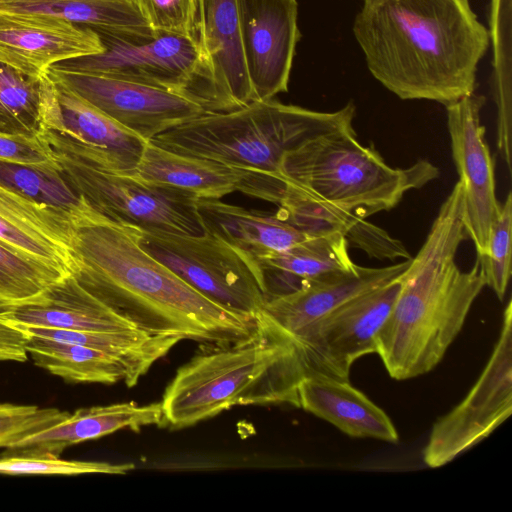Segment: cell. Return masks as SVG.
I'll list each match as a JSON object with an SVG mask.
<instances>
[{"instance_id":"1","label":"cell","mask_w":512,"mask_h":512,"mask_svg":"<svg viewBox=\"0 0 512 512\" xmlns=\"http://www.w3.org/2000/svg\"><path fill=\"white\" fill-rule=\"evenodd\" d=\"M71 223V274L138 329L204 343L235 342L257 331L258 319L216 304L146 252L132 226L82 198Z\"/></svg>"},{"instance_id":"2","label":"cell","mask_w":512,"mask_h":512,"mask_svg":"<svg viewBox=\"0 0 512 512\" xmlns=\"http://www.w3.org/2000/svg\"><path fill=\"white\" fill-rule=\"evenodd\" d=\"M352 29L386 89L445 106L474 93L490 39L469 0H364Z\"/></svg>"},{"instance_id":"3","label":"cell","mask_w":512,"mask_h":512,"mask_svg":"<svg viewBox=\"0 0 512 512\" xmlns=\"http://www.w3.org/2000/svg\"><path fill=\"white\" fill-rule=\"evenodd\" d=\"M462 212L458 181L402 274L401 289L378 333L376 353L396 380L426 374L438 365L486 286L477 258L469 271L455 261L468 238Z\"/></svg>"},{"instance_id":"4","label":"cell","mask_w":512,"mask_h":512,"mask_svg":"<svg viewBox=\"0 0 512 512\" xmlns=\"http://www.w3.org/2000/svg\"><path fill=\"white\" fill-rule=\"evenodd\" d=\"M258 329L230 343H204L165 388L164 426L182 429L238 405L299 407L307 375L301 348L286 332L258 316Z\"/></svg>"},{"instance_id":"5","label":"cell","mask_w":512,"mask_h":512,"mask_svg":"<svg viewBox=\"0 0 512 512\" xmlns=\"http://www.w3.org/2000/svg\"><path fill=\"white\" fill-rule=\"evenodd\" d=\"M355 111L353 102L320 112L274 99L254 101L228 112L205 113L150 142L281 180L280 165L287 152L316 137L353 128Z\"/></svg>"},{"instance_id":"6","label":"cell","mask_w":512,"mask_h":512,"mask_svg":"<svg viewBox=\"0 0 512 512\" xmlns=\"http://www.w3.org/2000/svg\"><path fill=\"white\" fill-rule=\"evenodd\" d=\"M427 160L408 168L389 166L373 146L361 144L354 128L316 137L285 154L283 195L328 205L361 218L394 208L404 194L438 178Z\"/></svg>"},{"instance_id":"7","label":"cell","mask_w":512,"mask_h":512,"mask_svg":"<svg viewBox=\"0 0 512 512\" xmlns=\"http://www.w3.org/2000/svg\"><path fill=\"white\" fill-rule=\"evenodd\" d=\"M39 136L48 144L69 189L105 217L145 230L206 233L194 194L104 169L76 151L58 130L43 129Z\"/></svg>"},{"instance_id":"8","label":"cell","mask_w":512,"mask_h":512,"mask_svg":"<svg viewBox=\"0 0 512 512\" xmlns=\"http://www.w3.org/2000/svg\"><path fill=\"white\" fill-rule=\"evenodd\" d=\"M98 35L104 46L102 53L69 59L50 69L101 74L158 87L195 101L206 113L219 112L196 41L167 33L139 42Z\"/></svg>"},{"instance_id":"9","label":"cell","mask_w":512,"mask_h":512,"mask_svg":"<svg viewBox=\"0 0 512 512\" xmlns=\"http://www.w3.org/2000/svg\"><path fill=\"white\" fill-rule=\"evenodd\" d=\"M132 227L140 246L196 291L257 319L266 296L254 262L207 232L191 236Z\"/></svg>"},{"instance_id":"10","label":"cell","mask_w":512,"mask_h":512,"mask_svg":"<svg viewBox=\"0 0 512 512\" xmlns=\"http://www.w3.org/2000/svg\"><path fill=\"white\" fill-rule=\"evenodd\" d=\"M508 302L499 339L481 376L464 400L433 425L423 452L437 468L475 446L512 411V305Z\"/></svg>"},{"instance_id":"11","label":"cell","mask_w":512,"mask_h":512,"mask_svg":"<svg viewBox=\"0 0 512 512\" xmlns=\"http://www.w3.org/2000/svg\"><path fill=\"white\" fill-rule=\"evenodd\" d=\"M401 276L350 299L294 336L307 374L348 381L353 363L376 353L377 336L401 289Z\"/></svg>"},{"instance_id":"12","label":"cell","mask_w":512,"mask_h":512,"mask_svg":"<svg viewBox=\"0 0 512 512\" xmlns=\"http://www.w3.org/2000/svg\"><path fill=\"white\" fill-rule=\"evenodd\" d=\"M47 75L145 141L206 113L189 98L134 81L55 69Z\"/></svg>"},{"instance_id":"13","label":"cell","mask_w":512,"mask_h":512,"mask_svg":"<svg viewBox=\"0 0 512 512\" xmlns=\"http://www.w3.org/2000/svg\"><path fill=\"white\" fill-rule=\"evenodd\" d=\"M484 104V96L472 93L446 106L452 158L462 189L463 224L477 256L486 251L501 205L496 197L495 164L481 124Z\"/></svg>"},{"instance_id":"14","label":"cell","mask_w":512,"mask_h":512,"mask_svg":"<svg viewBox=\"0 0 512 512\" xmlns=\"http://www.w3.org/2000/svg\"><path fill=\"white\" fill-rule=\"evenodd\" d=\"M240 44L254 101L288 90L300 39L297 0H237Z\"/></svg>"},{"instance_id":"15","label":"cell","mask_w":512,"mask_h":512,"mask_svg":"<svg viewBox=\"0 0 512 512\" xmlns=\"http://www.w3.org/2000/svg\"><path fill=\"white\" fill-rule=\"evenodd\" d=\"M130 176L147 183L182 189L198 198L220 199L232 192H241L277 205L285 189L281 180L267 174L179 154L150 141Z\"/></svg>"},{"instance_id":"16","label":"cell","mask_w":512,"mask_h":512,"mask_svg":"<svg viewBox=\"0 0 512 512\" xmlns=\"http://www.w3.org/2000/svg\"><path fill=\"white\" fill-rule=\"evenodd\" d=\"M96 31L39 15L0 13V63L40 78L60 62L102 53Z\"/></svg>"},{"instance_id":"17","label":"cell","mask_w":512,"mask_h":512,"mask_svg":"<svg viewBox=\"0 0 512 512\" xmlns=\"http://www.w3.org/2000/svg\"><path fill=\"white\" fill-rule=\"evenodd\" d=\"M411 259L391 266L357 267L326 275L297 290L266 300L258 316L294 336L350 299L399 278Z\"/></svg>"},{"instance_id":"18","label":"cell","mask_w":512,"mask_h":512,"mask_svg":"<svg viewBox=\"0 0 512 512\" xmlns=\"http://www.w3.org/2000/svg\"><path fill=\"white\" fill-rule=\"evenodd\" d=\"M71 211L32 200L0 182V242L71 274Z\"/></svg>"},{"instance_id":"19","label":"cell","mask_w":512,"mask_h":512,"mask_svg":"<svg viewBox=\"0 0 512 512\" xmlns=\"http://www.w3.org/2000/svg\"><path fill=\"white\" fill-rule=\"evenodd\" d=\"M0 322L92 332L140 330L69 274L28 303L0 306Z\"/></svg>"},{"instance_id":"20","label":"cell","mask_w":512,"mask_h":512,"mask_svg":"<svg viewBox=\"0 0 512 512\" xmlns=\"http://www.w3.org/2000/svg\"><path fill=\"white\" fill-rule=\"evenodd\" d=\"M200 49L220 112L254 102L239 36L237 0H200Z\"/></svg>"},{"instance_id":"21","label":"cell","mask_w":512,"mask_h":512,"mask_svg":"<svg viewBox=\"0 0 512 512\" xmlns=\"http://www.w3.org/2000/svg\"><path fill=\"white\" fill-rule=\"evenodd\" d=\"M161 402L138 405L115 403L75 410L63 420L27 435L7 448L8 453L60 457L68 447L98 439L121 429L140 430L163 425Z\"/></svg>"},{"instance_id":"22","label":"cell","mask_w":512,"mask_h":512,"mask_svg":"<svg viewBox=\"0 0 512 512\" xmlns=\"http://www.w3.org/2000/svg\"><path fill=\"white\" fill-rule=\"evenodd\" d=\"M299 407L336 426L345 434L397 442L387 414L349 381L307 374L298 386Z\"/></svg>"},{"instance_id":"23","label":"cell","mask_w":512,"mask_h":512,"mask_svg":"<svg viewBox=\"0 0 512 512\" xmlns=\"http://www.w3.org/2000/svg\"><path fill=\"white\" fill-rule=\"evenodd\" d=\"M196 208L207 233L254 263L260 257L286 250L312 237L277 214L247 210L220 199L197 198Z\"/></svg>"},{"instance_id":"24","label":"cell","mask_w":512,"mask_h":512,"mask_svg":"<svg viewBox=\"0 0 512 512\" xmlns=\"http://www.w3.org/2000/svg\"><path fill=\"white\" fill-rule=\"evenodd\" d=\"M339 233L318 234L286 250L258 258L255 264L266 300L333 273L357 267Z\"/></svg>"},{"instance_id":"25","label":"cell","mask_w":512,"mask_h":512,"mask_svg":"<svg viewBox=\"0 0 512 512\" xmlns=\"http://www.w3.org/2000/svg\"><path fill=\"white\" fill-rule=\"evenodd\" d=\"M278 206L280 218L311 236L339 233L349 246L378 260L412 258L400 240L365 218L291 195H283Z\"/></svg>"},{"instance_id":"26","label":"cell","mask_w":512,"mask_h":512,"mask_svg":"<svg viewBox=\"0 0 512 512\" xmlns=\"http://www.w3.org/2000/svg\"><path fill=\"white\" fill-rule=\"evenodd\" d=\"M0 13L63 19L134 42L156 36L132 0H0Z\"/></svg>"},{"instance_id":"27","label":"cell","mask_w":512,"mask_h":512,"mask_svg":"<svg viewBox=\"0 0 512 512\" xmlns=\"http://www.w3.org/2000/svg\"><path fill=\"white\" fill-rule=\"evenodd\" d=\"M66 133L104 151L113 171L130 176L147 141L123 128L67 87L54 82Z\"/></svg>"},{"instance_id":"28","label":"cell","mask_w":512,"mask_h":512,"mask_svg":"<svg viewBox=\"0 0 512 512\" xmlns=\"http://www.w3.org/2000/svg\"><path fill=\"white\" fill-rule=\"evenodd\" d=\"M25 349L36 366L69 383L122 381L133 387L145 374L120 357L82 345L26 336Z\"/></svg>"},{"instance_id":"29","label":"cell","mask_w":512,"mask_h":512,"mask_svg":"<svg viewBox=\"0 0 512 512\" xmlns=\"http://www.w3.org/2000/svg\"><path fill=\"white\" fill-rule=\"evenodd\" d=\"M43 76L0 63V133L38 136L42 129Z\"/></svg>"},{"instance_id":"30","label":"cell","mask_w":512,"mask_h":512,"mask_svg":"<svg viewBox=\"0 0 512 512\" xmlns=\"http://www.w3.org/2000/svg\"><path fill=\"white\" fill-rule=\"evenodd\" d=\"M69 274L26 257L0 242V306L33 301Z\"/></svg>"},{"instance_id":"31","label":"cell","mask_w":512,"mask_h":512,"mask_svg":"<svg viewBox=\"0 0 512 512\" xmlns=\"http://www.w3.org/2000/svg\"><path fill=\"white\" fill-rule=\"evenodd\" d=\"M0 182L41 203L73 210L80 202L58 173L0 160Z\"/></svg>"},{"instance_id":"32","label":"cell","mask_w":512,"mask_h":512,"mask_svg":"<svg viewBox=\"0 0 512 512\" xmlns=\"http://www.w3.org/2000/svg\"><path fill=\"white\" fill-rule=\"evenodd\" d=\"M511 230L512 194L509 192L491 226L486 251L477 256L485 284L501 301L505 297L511 276Z\"/></svg>"},{"instance_id":"33","label":"cell","mask_w":512,"mask_h":512,"mask_svg":"<svg viewBox=\"0 0 512 512\" xmlns=\"http://www.w3.org/2000/svg\"><path fill=\"white\" fill-rule=\"evenodd\" d=\"M133 463L112 464L101 461L64 460L60 457L29 456L8 453L0 457V474L9 475H82L126 474Z\"/></svg>"},{"instance_id":"34","label":"cell","mask_w":512,"mask_h":512,"mask_svg":"<svg viewBox=\"0 0 512 512\" xmlns=\"http://www.w3.org/2000/svg\"><path fill=\"white\" fill-rule=\"evenodd\" d=\"M155 35L178 34L200 45V0H132Z\"/></svg>"},{"instance_id":"35","label":"cell","mask_w":512,"mask_h":512,"mask_svg":"<svg viewBox=\"0 0 512 512\" xmlns=\"http://www.w3.org/2000/svg\"><path fill=\"white\" fill-rule=\"evenodd\" d=\"M69 415L54 407L0 403V448H9L23 437L41 431Z\"/></svg>"},{"instance_id":"36","label":"cell","mask_w":512,"mask_h":512,"mask_svg":"<svg viewBox=\"0 0 512 512\" xmlns=\"http://www.w3.org/2000/svg\"><path fill=\"white\" fill-rule=\"evenodd\" d=\"M0 160L58 173L52 152L39 135L0 133Z\"/></svg>"},{"instance_id":"37","label":"cell","mask_w":512,"mask_h":512,"mask_svg":"<svg viewBox=\"0 0 512 512\" xmlns=\"http://www.w3.org/2000/svg\"><path fill=\"white\" fill-rule=\"evenodd\" d=\"M26 336L18 329L0 322V362H24L28 358L25 349Z\"/></svg>"}]
</instances>
